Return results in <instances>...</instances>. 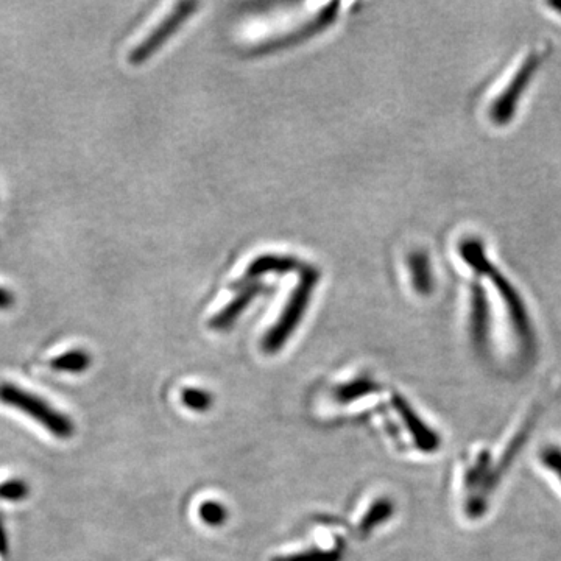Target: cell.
I'll return each instance as SVG.
<instances>
[{
    "mask_svg": "<svg viewBox=\"0 0 561 561\" xmlns=\"http://www.w3.org/2000/svg\"><path fill=\"white\" fill-rule=\"evenodd\" d=\"M460 255L465 259L466 264L470 265L471 269L490 279L491 286L501 295L505 312H507V317L512 323L513 331H515L519 342L523 343L524 346L532 343V328H530L526 306H524L523 300L519 298L513 286H510L509 279L505 278L491 264L490 259L485 255L484 247L477 240H466L460 247Z\"/></svg>",
    "mask_w": 561,
    "mask_h": 561,
    "instance_id": "6da1fadb",
    "label": "cell"
},
{
    "mask_svg": "<svg viewBox=\"0 0 561 561\" xmlns=\"http://www.w3.org/2000/svg\"><path fill=\"white\" fill-rule=\"evenodd\" d=\"M0 403L21 410L55 438L69 440L74 435L75 424L68 415H64L63 412L46 403L43 398L21 389L18 385L10 382L0 384Z\"/></svg>",
    "mask_w": 561,
    "mask_h": 561,
    "instance_id": "7a4b0ae2",
    "label": "cell"
},
{
    "mask_svg": "<svg viewBox=\"0 0 561 561\" xmlns=\"http://www.w3.org/2000/svg\"><path fill=\"white\" fill-rule=\"evenodd\" d=\"M543 50H533L519 63L512 77L504 83L501 92L494 96L490 105V117L494 124L504 125L515 116L516 106L532 80L533 72L540 68Z\"/></svg>",
    "mask_w": 561,
    "mask_h": 561,
    "instance_id": "3957f363",
    "label": "cell"
},
{
    "mask_svg": "<svg viewBox=\"0 0 561 561\" xmlns=\"http://www.w3.org/2000/svg\"><path fill=\"white\" fill-rule=\"evenodd\" d=\"M311 284L312 276H309L304 286L300 287V289L295 292V295H293L286 311H284V314L279 318V322L267 332L264 343H262L265 353H278V351L281 350V346L289 340L293 329L297 328L298 322H300L301 317H303L304 309H306L307 306V300H309V293H311L312 289Z\"/></svg>",
    "mask_w": 561,
    "mask_h": 561,
    "instance_id": "277c9868",
    "label": "cell"
},
{
    "mask_svg": "<svg viewBox=\"0 0 561 561\" xmlns=\"http://www.w3.org/2000/svg\"><path fill=\"white\" fill-rule=\"evenodd\" d=\"M392 403L399 417H401L410 434H412L413 442H415L417 448L424 452L437 451L438 446H440V437L432 431L431 427H427L421 421V418L410 407L404 396L393 393Z\"/></svg>",
    "mask_w": 561,
    "mask_h": 561,
    "instance_id": "5b68a950",
    "label": "cell"
},
{
    "mask_svg": "<svg viewBox=\"0 0 561 561\" xmlns=\"http://www.w3.org/2000/svg\"><path fill=\"white\" fill-rule=\"evenodd\" d=\"M471 332L477 346H484L488 339V309L484 292L479 284L473 287L471 295Z\"/></svg>",
    "mask_w": 561,
    "mask_h": 561,
    "instance_id": "8992f818",
    "label": "cell"
},
{
    "mask_svg": "<svg viewBox=\"0 0 561 561\" xmlns=\"http://www.w3.org/2000/svg\"><path fill=\"white\" fill-rule=\"evenodd\" d=\"M395 513V504L389 498H379L371 504L368 512L359 524V533L367 538L374 529H378L382 523L389 521Z\"/></svg>",
    "mask_w": 561,
    "mask_h": 561,
    "instance_id": "52a82bcc",
    "label": "cell"
},
{
    "mask_svg": "<svg viewBox=\"0 0 561 561\" xmlns=\"http://www.w3.org/2000/svg\"><path fill=\"white\" fill-rule=\"evenodd\" d=\"M91 362L92 357L88 351L72 350L50 360V368L60 373L80 374L91 367Z\"/></svg>",
    "mask_w": 561,
    "mask_h": 561,
    "instance_id": "ba28073f",
    "label": "cell"
},
{
    "mask_svg": "<svg viewBox=\"0 0 561 561\" xmlns=\"http://www.w3.org/2000/svg\"><path fill=\"white\" fill-rule=\"evenodd\" d=\"M183 18H186V13L172 16V18L167 21L166 25H163L161 29L156 30V32L153 33V35L150 36V38L147 39L144 44H141V46H139L138 49L133 52V55H131L130 58L131 63H141V61H144L145 58L149 57L150 53L155 52L156 47H158L159 44L163 43L164 39H166V36L169 35V33L172 32L175 27H177L178 22H180Z\"/></svg>",
    "mask_w": 561,
    "mask_h": 561,
    "instance_id": "9c48e42d",
    "label": "cell"
},
{
    "mask_svg": "<svg viewBox=\"0 0 561 561\" xmlns=\"http://www.w3.org/2000/svg\"><path fill=\"white\" fill-rule=\"evenodd\" d=\"M381 390L376 382L371 381L368 378L356 379V381L350 382V384H343L334 390V398L339 401L340 404L353 403L356 399L362 398V396L370 395V393H376Z\"/></svg>",
    "mask_w": 561,
    "mask_h": 561,
    "instance_id": "30bf717a",
    "label": "cell"
},
{
    "mask_svg": "<svg viewBox=\"0 0 561 561\" xmlns=\"http://www.w3.org/2000/svg\"><path fill=\"white\" fill-rule=\"evenodd\" d=\"M410 267H412L413 284H415V289L421 293L431 292V270H429V264H427L426 256H412V258H410Z\"/></svg>",
    "mask_w": 561,
    "mask_h": 561,
    "instance_id": "8fae6325",
    "label": "cell"
},
{
    "mask_svg": "<svg viewBox=\"0 0 561 561\" xmlns=\"http://www.w3.org/2000/svg\"><path fill=\"white\" fill-rule=\"evenodd\" d=\"M342 552V547H334L332 551L311 549V551L300 552V554L281 555V557L272 558V561H340Z\"/></svg>",
    "mask_w": 561,
    "mask_h": 561,
    "instance_id": "7c38bea8",
    "label": "cell"
},
{
    "mask_svg": "<svg viewBox=\"0 0 561 561\" xmlns=\"http://www.w3.org/2000/svg\"><path fill=\"white\" fill-rule=\"evenodd\" d=\"M181 403L195 412H206L214 403V399L206 390L184 389L181 392Z\"/></svg>",
    "mask_w": 561,
    "mask_h": 561,
    "instance_id": "4fadbf2b",
    "label": "cell"
},
{
    "mask_svg": "<svg viewBox=\"0 0 561 561\" xmlns=\"http://www.w3.org/2000/svg\"><path fill=\"white\" fill-rule=\"evenodd\" d=\"M29 484L21 479H10L0 484V499L7 502H21L29 496Z\"/></svg>",
    "mask_w": 561,
    "mask_h": 561,
    "instance_id": "5bb4252c",
    "label": "cell"
},
{
    "mask_svg": "<svg viewBox=\"0 0 561 561\" xmlns=\"http://www.w3.org/2000/svg\"><path fill=\"white\" fill-rule=\"evenodd\" d=\"M200 518L203 519V523L208 524L211 527L223 526L226 519H228V510L223 507L219 502L208 501L202 504L200 507Z\"/></svg>",
    "mask_w": 561,
    "mask_h": 561,
    "instance_id": "9a60e30c",
    "label": "cell"
},
{
    "mask_svg": "<svg viewBox=\"0 0 561 561\" xmlns=\"http://www.w3.org/2000/svg\"><path fill=\"white\" fill-rule=\"evenodd\" d=\"M541 462L546 468L554 471L555 476L561 480V449L557 446H547L541 452Z\"/></svg>",
    "mask_w": 561,
    "mask_h": 561,
    "instance_id": "2e32d148",
    "label": "cell"
},
{
    "mask_svg": "<svg viewBox=\"0 0 561 561\" xmlns=\"http://www.w3.org/2000/svg\"><path fill=\"white\" fill-rule=\"evenodd\" d=\"M488 460H490V456H488V454H482V457L477 460L473 470H471L470 474H468V485H470V488H473V485L479 484L482 480L487 479Z\"/></svg>",
    "mask_w": 561,
    "mask_h": 561,
    "instance_id": "e0dca14e",
    "label": "cell"
},
{
    "mask_svg": "<svg viewBox=\"0 0 561 561\" xmlns=\"http://www.w3.org/2000/svg\"><path fill=\"white\" fill-rule=\"evenodd\" d=\"M15 293L0 287V311H7L11 306H15Z\"/></svg>",
    "mask_w": 561,
    "mask_h": 561,
    "instance_id": "ac0fdd59",
    "label": "cell"
},
{
    "mask_svg": "<svg viewBox=\"0 0 561 561\" xmlns=\"http://www.w3.org/2000/svg\"><path fill=\"white\" fill-rule=\"evenodd\" d=\"M8 554V538L7 532H5L4 523H2V518H0V557H5Z\"/></svg>",
    "mask_w": 561,
    "mask_h": 561,
    "instance_id": "d6986e66",
    "label": "cell"
},
{
    "mask_svg": "<svg viewBox=\"0 0 561 561\" xmlns=\"http://www.w3.org/2000/svg\"><path fill=\"white\" fill-rule=\"evenodd\" d=\"M551 7L555 8V10H557L561 15V4H551Z\"/></svg>",
    "mask_w": 561,
    "mask_h": 561,
    "instance_id": "ffe728a7",
    "label": "cell"
}]
</instances>
